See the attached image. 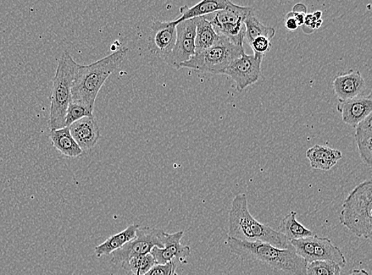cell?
<instances>
[{
    "label": "cell",
    "instance_id": "1",
    "mask_svg": "<svg viewBox=\"0 0 372 275\" xmlns=\"http://www.w3.org/2000/svg\"><path fill=\"white\" fill-rule=\"evenodd\" d=\"M226 245L232 254L244 261H257L276 271L291 275H307V263L294 249H281L264 242H246L227 238Z\"/></svg>",
    "mask_w": 372,
    "mask_h": 275
},
{
    "label": "cell",
    "instance_id": "2",
    "mask_svg": "<svg viewBox=\"0 0 372 275\" xmlns=\"http://www.w3.org/2000/svg\"><path fill=\"white\" fill-rule=\"evenodd\" d=\"M127 53L128 48H122L92 64H78L71 88V101L93 112L100 89L124 62Z\"/></svg>",
    "mask_w": 372,
    "mask_h": 275
},
{
    "label": "cell",
    "instance_id": "3",
    "mask_svg": "<svg viewBox=\"0 0 372 275\" xmlns=\"http://www.w3.org/2000/svg\"><path fill=\"white\" fill-rule=\"evenodd\" d=\"M228 238L246 242H264L281 249H293L290 241L279 231L253 218L249 212L247 197L244 194L236 195L232 201Z\"/></svg>",
    "mask_w": 372,
    "mask_h": 275
},
{
    "label": "cell",
    "instance_id": "4",
    "mask_svg": "<svg viewBox=\"0 0 372 275\" xmlns=\"http://www.w3.org/2000/svg\"><path fill=\"white\" fill-rule=\"evenodd\" d=\"M372 183L366 180L352 190L344 201L339 221L359 238L372 236Z\"/></svg>",
    "mask_w": 372,
    "mask_h": 275
},
{
    "label": "cell",
    "instance_id": "5",
    "mask_svg": "<svg viewBox=\"0 0 372 275\" xmlns=\"http://www.w3.org/2000/svg\"><path fill=\"white\" fill-rule=\"evenodd\" d=\"M78 64L69 52L64 51L61 55L50 96L49 128L51 130L65 127L66 113L71 102V88Z\"/></svg>",
    "mask_w": 372,
    "mask_h": 275
},
{
    "label": "cell",
    "instance_id": "6",
    "mask_svg": "<svg viewBox=\"0 0 372 275\" xmlns=\"http://www.w3.org/2000/svg\"><path fill=\"white\" fill-rule=\"evenodd\" d=\"M244 53L243 46L237 45L226 37L219 36V39L212 47L194 55L181 68L193 69L215 75H222L233 60L240 57Z\"/></svg>",
    "mask_w": 372,
    "mask_h": 275
},
{
    "label": "cell",
    "instance_id": "7",
    "mask_svg": "<svg viewBox=\"0 0 372 275\" xmlns=\"http://www.w3.org/2000/svg\"><path fill=\"white\" fill-rule=\"evenodd\" d=\"M253 8L238 6L229 0L224 10L204 16V18L212 25L216 34L223 36L239 46H243L244 41V20Z\"/></svg>",
    "mask_w": 372,
    "mask_h": 275
},
{
    "label": "cell",
    "instance_id": "8",
    "mask_svg": "<svg viewBox=\"0 0 372 275\" xmlns=\"http://www.w3.org/2000/svg\"><path fill=\"white\" fill-rule=\"evenodd\" d=\"M296 254L308 263L314 261H332L344 268L347 261L339 247L330 239L320 238L318 235L290 241Z\"/></svg>",
    "mask_w": 372,
    "mask_h": 275
},
{
    "label": "cell",
    "instance_id": "9",
    "mask_svg": "<svg viewBox=\"0 0 372 275\" xmlns=\"http://www.w3.org/2000/svg\"><path fill=\"white\" fill-rule=\"evenodd\" d=\"M166 233L162 229L138 228L135 238L112 253L111 263L119 265L130 258L150 254L154 247L163 249Z\"/></svg>",
    "mask_w": 372,
    "mask_h": 275
},
{
    "label": "cell",
    "instance_id": "10",
    "mask_svg": "<svg viewBox=\"0 0 372 275\" xmlns=\"http://www.w3.org/2000/svg\"><path fill=\"white\" fill-rule=\"evenodd\" d=\"M196 26L194 19L183 21L176 25V41L174 49L164 62L176 69L196 55Z\"/></svg>",
    "mask_w": 372,
    "mask_h": 275
},
{
    "label": "cell",
    "instance_id": "11",
    "mask_svg": "<svg viewBox=\"0 0 372 275\" xmlns=\"http://www.w3.org/2000/svg\"><path fill=\"white\" fill-rule=\"evenodd\" d=\"M262 62L263 58L244 53L233 60L222 75L230 76L236 82L237 89L242 91L259 80Z\"/></svg>",
    "mask_w": 372,
    "mask_h": 275
},
{
    "label": "cell",
    "instance_id": "12",
    "mask_svg": "<svg viewBox=\"0 0 372 275\" xmlns=\"http://www.w3.org/2000/svg\"><path fill=\"white\" fill-rule=\"evenodd\" d=\"M150 52L165 60L174 49L176 41V26L172 21L154 20L149 35Z\"/></svg>",
    "mask_w": 372,
    "mask_h": 275
},
{
    "label": "cell",
    "instance_id": "13",
    "mask_svg": "<svg viewBox=\"0 0 372 275\" xmlns=\"http://www.w3.org/2000/svg\"><path fill=\"white\" fill-rule=\"evenodd\" d=\"M183 234V231L171 234L166 233L163 249L154 247L151 251L155 263L165 264L172 261L183 264L187 263V258L190 256L192 250L190 247L181 244Z\"/></svg>",
    "mask_w": 372,
    "mask_h": 275
},
{
    "label": "cell",
    "instance_id": "14",
    "mask_svg": "<svg viewBox=\"0 0 372 275\" xmlns=\"http://www.w3.org/2000/svg\"><path fill=\"white\" fill-rule=\"evenodd\" d=\"M332 88L339 101H344L363 96L366 85L359 71L350 70L335 77Z\"/></svg>",
    "mask_w": 372,
    "mask_h": 275
},
{
    "label": "cell",
    "instance_id": "15",
    "mask_svg": "<svg viewBox=\"0 0 372 275\" xmlns=\"http://www.w3.org/2000/svg\"><path fill=\"white\" fill-rule=\"evenodd\" d=\"M337 109L341 114L344 123L355 127L371 114V95L355 98L353 100L339 101Z\"/></svg>",
    "mask_w": 372,
    "mask_h": 275
},
{
    "label": "cell",
    "instance_id": "16",
    "mask_svg": "<svg viewBox=\"0 0 372 275\" xmlns=\"http://www.w3.org/2000/svg\"><path fill=\"white\" fill-rule=\"evenodd\" d=\"M70 134L83 152H88L96 146L100 130L94 117L83 118L69 126Z\"/></svg>",
    "mask_w": 372,
    "mask_h": 275
},
{
    "label": "cell",
    "instance_id": "17",
    "mask_svg": "<svg viewBox=\"0 0 372 275\" xmlns=\"http://www.w3.org/2000/svg\"><path fill=\"white\" fill-rule=\"evenodd\" d=\"M307 157L311 168L327 172L340 161L342 153L330 147L315 145L307 151Z\"/></svg>",
    "mask_w": 372,
    "mask_h": 275
},
{
    "label": "cell",
    "instance_id": "18",
    "mask_svg": "<svg viewBox=\"0 0 372 275\" xmlns=\"http://www.w3.org/2000/svg\"><path fill=\"white\" fill-rule=\"evenodd\" d=\"M228 0H203L192 8L183 6L180 9V15L176 20L172 21L174 25L183 21L204 17L208 15L224 10L227 6Z\"/></svg>",
    "mask_w": 372,
    "mask_h": 275
},
{
    "label": "cell",
    "instance_id": "19",
    "mask_svg": "<svg viewBox=\"0 0 372 275\" xmlns=\"http://www.w3.org/2000/svg\"><path fill=\"white\" fill-rule=\"evenodd\" d=\"M140 228L138 224H132L121 232L110 236L103 244L94 247V254L98 258L108 256L119 250L125 245L135 238L137 230Z\"/></svg>",
    "mask_w": 372,
    "mask_h": 275
},
{
    "label": "cell",
    "instance_id": "20",
    "mask_svg": "<svg viewBox=\"0 0 372 275\" xmlns=\"http://www.w3.org/2000/svg\"><path fill=\"white\" fill-rule=\"evenodd\" d=\"M372 115L355 126V139L357 141L360 159L368 166L372 163Z\"/></svg>",
    "mask_w": 372,
    "mask_h": 275
},
{
    "label": "cell",
    "instance_id": "21",
    "mask_svg": "<svg viewBox=\"0 0 372 275\" xmlns=\"http://www.w3.org/2000/svg\"><path fill=\"white\" fill-rule=\"evenodd\" d=\"M53 146L66 157H80L83 152L70 134L69 127L50 131Z\"/></svg>",
    "mask_w": 372,
    "mask_h": 275
},
{
    "label": "cell",
    "instance_id": "22",
    "mask_svg": "<svg viewBox=\"0 0 372 275\" xmlns=\"http://www.w3.org/2000/svg\"><path fill=\"white\" fill-rule=\"evenodd\" d=\"M196 24V54L202 53L212 47L219 41V35L216 34L212 25L204 17L194 19Z\"/></svg>",
    "mask_w": 372,
    "mask_h": 275
},
{
    "label": "cell",
    "instance_id": "23",
    "mask_svg": "<svg viewBox=\"0 0 372 275\" xmlns=\"http://www.w3.org/2000/svg\"><path fill=\"white\" fill-rule=\"evenodd\" d=\"M297 213L291 211L281 220L279 232L289 240H299L310 238L315 235L312 231L305 228L296 219Z\"/></svg>",
    "mask_w": 372,
    "mask_h": 275
},
{
    "label": "cell",
    "instance_id": "24",
    "mask_svg": "<svg viewBox=\"0 0 372 275\" xmlns=\"http://www.w3.org/2000/svg\"><path fill=\"white\" fill-rule=\"evenodd\" d=\"M246 33H244V39L250 45L255 38L264 37L271 40L276 36V30L273 27L266 26L261 24L253 12L249 13L246 20H244Z\"/></svg>",
    "mask_w": 372,
    "mask_h": 275
},
{
    "label": "cell",
    "instance_id": "25",
    "mask_svg": "<svg viewBox=\"0 0 372 275\" xmlns=\"http://www.w3.org/2000/svg\"><path fill=\"white\" fill-rule=\"evenodd\" d=\"M155 263V258L150 254L139 256L130 258L129 260L121 263V268L131 275H144Z\"/></svg>",
    "mask_w": 372,
    "mask_h": 275
},
{
    "label": "cell",
    "instance_id": "26",
    "mask_svg": "<svg viewBox=\"0 0 372 275\" xmlns=\"http://www.w3.org/2000/svg\"><path fill=\"white\" fill-rule=\"evenodd\" d=\"M341 268L332 261H314L307 263V275H341Z\"/></svg>",
    "mask_w": 372,
    "mask_h": 275
},
{
    "label": "cell",
    "instance_id": "27",
    "mask_svg": "<svg viewBox=\"0 0 372 275\" xmlns=\"http://www.w3.org/2000/svg\"><path fill=\"white\" fill-rule=\"evenodd\" d=\"M86 117H93V112L81 104L71 101L67 109L65 127H69L71 124Z\"/></svg>",
    "mask_w": 372,
    "mask_h": 275
},
{
    "label": "cell",
    "instance_id": "28",
    "mask_svg": "<svg viewBox=\"0 0 372 275\" xmlns=\"http://www.w3.org/2000/svg\"><path fill=\"white\" fill-rule=\"evenodd\" d=\"M322 12L320 10L313 14H307L305 16L304 24L302 26L305 34H312L315 30L320 28L322 23Z\"/></svg>",
    "mask_w": 372,
    "mask_h": 275
},
{
    "label": "cell",
    "instance_id": "29",
    "mask_svg": "<svg viewBox=\"0 0 372 275\" xmlns=\"http://www.w3.org/2000/svg\"><path fill=\"white\" fill-rule=\"evenodd\" d=\"M249 46L252 47L255 57L264 59L265 54L271 48V43L269 38L260 37L255 38Z\"/></svg>",
    "mask_w": 372,
    "mask_h": 275
},
{
    "label": "cell",
    "instance_id": "30",
    "mask_svg": "<svg viewBox=\"0 0 372 275\" xmlns=\"http://www.w3.org/2000/svg\"><path fill=\"white\" fill-rule=\"evenodd\" d=\"M177 264L176 261L165 264H155L144 275H178L176 273Z\"/></svg>",
    "mask_w": 372,
    "mask_h": 275
},
{
    "label": "cell",
    "instance_id": "31",
    "mask_svg": "<svg viewBox=\"0 0 372 275\" xmlns=\"http://www.w3.org/2000/svg\"><path fill=\"white\" fill-rule=\"evenodd\" d=\"M291 13L294 19H296L298 26H303L305 16L307 15V7L303 3H298L294 7Z\"/></svg>",
    "mask_w": 372,
    "mask_h": 275
},
{
    "label": "cell",
    "instance_id": "32",
    "mask_svg": "<svg viewBox=\"0 0 372 275\" xmlns=\"http://www.w3.org/2000/svg\"><path fill=\"white\" fill-rule=\"evenodd\" d=\"M285 26L288 30L294 31L298 28V25L291 12H289L285 17Z\"/></svg>",
    "mask_w": 372,
    "mask_h": 275
},
{
    "label": "cell",
    "instance_id": "33",
    "mask_svg": "<svg viewBox=\"0 0 372 275\" xmlns=\"http://www.w3.org/2000/svg\"><path fill=\"white\" fill-rule=\"evenodd\" d=\"M348 275H369V274L364 269H355Z\"/></svg>",
    "mask_w": 372,
    "mask_h": 275
}]
</instances>
